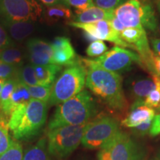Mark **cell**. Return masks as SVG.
I'll return each instance as SVG.
<instances>
[{
	"mask_svg": "<svg viewBox=\"0 0 160 160\" xmlns=\"http://www.w3.org/2000/svg\"><path fill=\"white\" fill-rule=\"evenodd\" d=\"M13 141L9 134L8 119L0 110V154L8 150Z\"/></svg>",
	"mask_w": 160,
	"mask_h": 160,
	"instance_id": "cb8c5ba5",
	"label": "cell"
},
{
	"mask_svg": "<svg viewBox=\"0 0 160 160\" xmlns=\"http://www.w3.org/2000/svg\"><path fill=\"white\" fill-rule=\"evenodd\" d=\"M22 146L17 140H13L8 150L0 154V160H22Z\"/></svg>",
	"mask_w": 160,
	"mask_h": 160,
	"instance_id": "f1b7e54d",
	"label": "cell"
},
{
	"mask_svg": "<svg viewBox=\"0 0 160 160\" xmlns=\"http://www.w3.org/2000/svg\"><path fill=\"white\" fill-rule=\"evenodd\" d=\"M63 5L73 8L76 13H81L95 6L93 0H62Z\"/></svg>",
	"mask_w": 160,
	"mask_h": 160,
	"instance_id": "f546056e",
	"label": "cell"
},
{
	"mask_svg": "<svg viewBox=\"0 0 160 160\" xmlns=\"http://www.w3.org/2000/svg\"><path fill=\"white\" fill-rule=\"evenodd\" d=\"M19 82V81L17 77H13L5 82L1 94H0V109H2L6 105V104L8 103V102L9 101L16 86L17 85Z\"/></svg>",
	"mask_w": 160,
	"mask_h": 160,
	"instance_id": "83f0119b",
	"label": "cell"
},
{
	"mask_svg": "<svg viewBox=\"0 0 160 160\" xmlns=\"http://www.w3.org/2000/svg\"><path fill=\"white\" fill-rule=\"evenodd\" d=\"M108 51L106 44L102 40L92 42L86 49V53L90 57H99Z\"/></svg>",
	"mask_w": 160,
	"mask_h": 160,
	"instance_id": "4dcf8cb0",
	"label": "cell"
},
{
	"mask_svg": "<svg viewBox=\"0 0 160 160\" xmlns=\"http://www.w3.org/2000/svg\"><path fill=\"white\" fill-rule=\"evenodd\" d=\"M17 78L20 82L28 87L39 85L36 77L34 66L31 64H28L19 68L17 72Z\"/></svg>",
	"mask_w": 160,
	"mask_h": 160,
	"instance_id": "d4e9b609",
	"label": "cell"
},
{
	"mask_svg": "<svg viewBox=\"0 0 160 160\" xmlns=\"http://www.w3.org/2000/svg\"><path fill=\"white\" fill-rule=\"evenodd\" d=\"M120 131L119 122L110 116H102L86 125L82 144L89 150L101 149Z\"/></svg>",
	"mask_w": 160,
	"mask_h": 160,
	"instance_id": "52a82bcc",
	"label": "cell"
},
{
	"mask_svg": "<svg viewBox=\"0 0 160 160\" xmlns=\"http://www.w3.org/2000/svg\"><path fill=\"white\" fill-rule=\"evenodd\" d=\"M149 134L151 137H157V136L160 135V112L155 115L154 119L152 122Z\"/></svg>",
	"mask_w": 160,
	"mask_h": 160,
	"instance_id": "d590c367",
	"label": "cell"
},
{
	"mask_svg": "<svg viewBox=\"0 0 160 160\" xmlns=\"http://www.w3.org/2000/svg\"><path fill=\"white\" fill-rule=\"evenodd\" d=\"M44 5L47 7H51V6H54L57 5H63L62 2L61 0H40Z\"/></svg>",
	"mask_w": 160,
	"mask_h": 160,
	"instance_id": "ab89813d",
	"label": "cell"
},
{
	"mask_svg": "<svg viewBox=\"0 0 160 160\" xmlns=\"http://www.w3.org/2000/svg\"><path fill=\"white\" fill-rule=\"evenodd\" d=\"M86 66L96 65L111 72L128 71L134 64L143 66L141 58L137 53L131 49L115 46L110 51L95 59H82Z\"/></svg>",
	"mask_w": 160,
	"mask_h": 160,
	"instance_id": "ba28073f",
	"label": "cell"
},
{
	"mask_svg": "<svg viewBox=\"0 0 160 160\" xmlns=\"http://www.w3.org/2000/svg\"><path fill=\"white\" fill-rule=\"evenodd\" d=\"M142 151L135 141L121 130L99 150L98 160H142Z\"/></svg>",
	"mask_w": 160,
	"mask_h": 160,
	"instance_id": "9c48e42d",
	"label": "cell"
},
{
	"mask_svg": "<svg viewBox=\"0 0 160 160\" xmlns=\"http://www.w3.org/2000/svg\"><path fill=\"white\" fill-rule=\"evenodd\" d=\"M18 68L5 62L0 59V79L7 81L12 78L17 77Z\"/></svg>",
	"mask_w": 160,
	"mask_h": 160,
	"instance_id": "1f68e13d",
	"label": "cell"
},
{
	"mask_svg": "<svg viewBox=\"0 0 160 160\" xmlns=\"http://www.w3.org/2000/svg\"><path fill=\"white\" fill-rule=\"evenodd\" d=\"M156 111L145 105L144 101L137 100L131 105L128 115L122 121V125L128 128H133L148 121H153Z\"/></svg>",
	"mask_w": 160,
	"mask_h": 160,
	"instance_id": "9a60e30c",
	"label": "cell"
},
{
	"mask_svg": "<svg viewBox=\"0 0 160 160\" xmlns=\"http://www.w3.org/2000/svg\"><path fill=\"white\" fill-rule=\"evenodd\" d=\"M2 24L8 30L11 37L19 42L29 37L34 30V25L32 21L12 22L2 20Z\"/></svg>",
	"mask_w": 160,
	"mask_h": 160,
	"instance_id": "d6986e66",
	"label": "cell"
},
{
	"mask_svg": "<svg viewBox=\"0 0 160 160\" xmlns=\"http://www.w3.org/2000/svg\"><path fill=\"white\" fill-rule=\"evenodd\" d=\"M109 22L110 23H111L112 28H113L114 29L117 33H119V34L120 32L122 31L125 28V26L121 23V22H120L119 20L115 17V16H113V18H112Z\"/></svg>",
	"mask_w": 160,
	"mask_h": 160,
	"instance_id": "8d00e7d4",
	"label": "cell"
},
{
	"mask_svg": "<svg viewBox=\"0 0 160 160\" xmlns=\"http://www.w3.org/2000/svg\"><path fill=\"white\" fill-rule=\"evenodd\" d=\"M51 157L48 149L47 139L42 137L25 150L22 160H52Z\"/></svg>",
	"mask_w": 160,
	"mask_h": 160,
	"instance_id": "44dd1931",
	"label": "cell"
},
{
	"mask_svg": "<svg viewBox=\"0 0 160 160\" xmlns=\"http://www.w3.org/2000/svg\"><path fill=\"white\" fill-rule=\"evenodd\" d=\"M53 85H35L28 87V90L31 94V99L39 100L44 102L48 103L51 95Z\"/></svg>",
	"mask_w": 160,
	"mask_h": 160,
	"instance_id": "4316f807",
	"label": "cell"
},
{
	"mask_svg": "<svg viewBox=\"0 0 160 160\" xmlns=\"http://www.w3.org/2000/svg\"><path fill=\"white\" fill-rule=\"evenodd\" d=\"M48 115V103L31 99L28 103L19 106L10 116L9 129L16 140L35 137L45 125Z\"/></svg>",
	"mask_w": 160,
	"mask_h": 160,
	"instance_id": "3957f363",
	"label": "cell"
},
{
	"mask_svg": "<svg viewBox=\"0 0 160 160\" xmlns=\"http://www.w3.org/2000/svg\"><path fill=\"white\" fill-rule=\"evenodd\" d=\"M28 53L31 64L45 65L53 64V49L51 45L42 39L33 38L27 43Z\"/></svg>",
	"mask_w": 160,
	"mask_h": 160,
	"instance_id": "5bb4252c",
	"label": "cell"
},
{
	"mask_svg": "<svg viewBox=\"0 0 160 160\" xmlns=\"http://www.w3.org/2000/svg\"><path fill=\"white\" fill-rule=\"evenodd\" d=\"M157 159H159V160H160V152L159 153V154H158V157H157Z\"/></svg>",
	"mask_w": 160,
	"mask_h": 160,
	"instance_id": "7bdbcfd3",
	"label": "cell"
},
{
	"mask_svg": "<svg viewBox=\"0 0 160 160\" xmlns=\"http://www.w3.org/2000/svg\"><path fill=\"white\" fill-rule=\"evenodd\" d=\"M151 46L153 53L160 56V39L152 38L151 39Z\"/></svg>",
	"mask_w": 160,
	"mask_h": 160,
	"instance_id": "f35d334b",
	"label": "cell"
},
{
	"mask_svg": "<svg viewBox=\"0 0 160 160\" xmlns=\"http://www.w3.org/2000/svg\"><path fill=\"white\" fill-rule=\"evenodd\" d=\"M87 70L81 63L68 66L53 85L49 105H58L83 91Z\"/></svg>",
	"mask_w": 160,
	"mask_h": 160,
	"instance_id": "5b68a950",
	"label": "cell"
},
{
	"mask_svg": "<svg viewBox=\"0 0 160 160\" xmlns=\"http://www.w3.org/2000/svg\"><path fill=\"white\" fill-rule=\"evenodd\" d=\"M156 85L153 77H137L128 81V88L135 101H144L151 92L155 88Z\"/></svg>",
	"mask_w": 160,
	"mask_h": 160,
	"instance_id": "e0dca14e",
	"label": "cell"
},
{
	"mask_svg": "<svg viewBox=\"0 0 160 160\" xmlns=\"http://www.w3.org/2000/svg\"><path fill=\"white\" fill-rule=\"evenodd\" d=\"M68 25L82 30L84 33L91 36L94 41L105 40V41L115 44L119 47H122L136 51L133 46L123 41L122 39L120 37L119 33H117L112 28L111 23L108 20H103V21H99L93 23H79L69 21Z\"/></svg>",
	"mask_w": 160,
	"mask_h": 160,
	"instance_id": "8fae6325",
	"label": "cell"
},
{
	"mask_svg": "<svg viewBox=\"0 0 160 160\" xmlns=\"http://www.w3.org/2000/svg\"><path fill=\"white\" fill-rule=\"evenodd\" d=\"M152 122H153V121H148L147 122L143 123L142 124V125L137 126V127L131 128L132 132H133L135 135L141 136V137L148 134L150 130H151Z\"/></svg>",
	"mask_w": 160,
	"mask_h": 160,
	"instance_id": "836d02e7",
	"label": "cell"
},
{
	"mask_svg": "<svg viewBox=\"0 0 160 160\" xmlns=\"http://www.w3.org/2000/svg\"><path fill=\"white\" fill-rule=\"evenodd\" d=\"M98 107L92 95L83 90L77 95L57 105L48 122V131L67 125L88 123L97 114Z\"/></svg>",
	"mask_w": 160,
	"mask_h": 160,
	"instance_id": "7a4b0ae2",
	"label": "cell"
},
{
	"mask_svg": "<svg viewBox=\"0 0 160 160\" xmlns=\"http://www.w3.org/2000/svg\"><path fill=\"white\" fill-rule=\"evenodd\" d=\"M37 79L39 85H53L62 66L48 64L45 65H33Z\"/></svg>",
	"mask_w": 160,
	"mask_h": 160,
	"instance_id": "ffe728a7",
	"label": "cell"
},
{
	"mask_svg": "<svg viewBox=\"0 0 160 160\" xmlns=\"http://www.w3.org/2000/svg\"><path fill=\"white\" fill-rule=\"evenodd\" d=\"M31 100L28 87L19 82L12 93L9 101L2 109H0L6 117H10L11 113L22 105L28 103Z\"/></svg>",
	"mask_w": 160,
	"mask_h": 160,
	"instance_id": "2e32d148",
	"label": "cell"
},
{
	"mask_svg": "<svg viewBox=\"0 0 160 160\" xmlns=\"http://www.w3.org/2000/svg\"><path fill=\"white\" fill-rule=\"evenodd\" d=\"M12 44H13V42L8 35L7 32L0 25V51L11 47Z\"/></svg>",
	"mask_w": 160,
	"mask_h": 160,
	"instance_id": "e575fe53",
	"label": "cell"
},
{
	"mask_svg": "<svg viewBox=\"0 0 160 160\" xmlns=\"http://www.w3.org/2000/svg\"><path fill=\"white\" fill-rule=\"evenodd\" d=\"M153 65L154 74H157L160 77V56L154 53L153 58Z\"/></svg>",
	"mask_w": 160,
	"mask_h": 160,
	"instance_id": "74e56055",
	"label": "cell"
},
{
	"mask_svg": "<svg viewBox=\"0 0 160 160\" xmlns=\"http://www.w3.org/2000/svg\"><path fill=\"white\" fill-rule=\"evenodd\" d=\"M4 83H5V81L0 79V94H1V92H2V90Z\"/></svg>",
	"mask_w": 160,
	"mask_h": 160,
	"instance_id": "b9f144b4",
	"label": "cell"
},
{
	"mask_svg": "<svg viewBox=\"0 0 160 160\" xmlns=\"http://www.w3.org/2000/svg\"><path fill=\"white\" fill-rule=\"evenodd\" d=\"M156 5H157V8L159 11V17H160V0H155ZM159 33H160V22H159Z\"/></svg>",
	"mask_w": 160,
	"mask_h": 160,
	"instance_id": "60d3db41",
	"label": "cell"
},
{
	"mask_svg": "<svg viewBox=\"0 0 160 160\" xmlns=\"http://www.w3.org/2000/svg\"><path fill=\"white\" fill-rule=\"evenodd\" d=\"M113 16L114 13L113 11H107L93 6L85 11L76 13L72 21L79 23H93L103 20L110 21Z\"/></svg>",
	"mask_w": 160,
	"mask_h": 160,
	"instance_id": "ac0fdd59",
	"label": "cell"
},
{
	"mask_svg": "<svg viewBox=\"0 0 160 160\" xmlns=\"http://www.w3.org/2000/svg\"><path fill=\"white\" fill-rule=\"evenodd\" d=\"M95 6L107 11H114L118 7L125 3L127 0H93Z\"/></svg>",
	"mask_w": 160,
	"mask_h": 160,
	"instance_id": "d6a6232c",
	"label": "cell"
},
{
	"mask_svg": "<svg viewBox=\"0 0 160 160\" xmlns=\"http://www.w3.org/2000/svg\"><path fill=\"white\" fill-rule=\"evenodd\" d=\"M51 45L53 52V64L71 66L78 63L77 53L69 38L57 37Z\"/></svg>",
	"mask_w": 160,
	"mask_h": 160,
	"instance_id": "4fadbf2b",
	"label": "cell"
},
{
	"mask_svg": "<svg viewBox=\"0 0 160 160\" xmlns=\"http://www.w3.org/2000/svg\"><path fill=\"white\" fill-rule=\"evenodd\" d=\"M73 12L70 8L65 5H57L54 6L48 7L45 11V18L48 22H56L68 21L73 19Z\"/></svg>",
	"mask_w": 160,
	"mask_h": 160,
	"instance_id": "7402d4cb",
	"label": "cell"
},
{
	"mask_svg": "<svg viewBox=\"0 0 160 160\" xmlns=\"http://www.w3.org/2000/svg\"><path fill=\"white\" fill-rule=\"evenodd\" d=\"M125 28H144L156 32L159 28L157 12L151 0H127L113 11Z\"/></svg>",
	"mask_w": 160,
	"mask_h": 160,
	"instance_id": "277c9868",
	"label": "cell"
},
{
	"mask_svg": "<svg viewBox=\"0 0 160 160\" xmlns=\"http://www.w3.org/2000/svg\"><path fill=\"white\" fill-rule=\"evenodd\" d=\"M123 41L135 48L136 51L141 58L143 66L147 68L150 73H154L153 58L154 53L149 45L147 31L144 28H125L119 33Z\"/></svg>",
	"mask_w": 160,
	"mask_h": 160,
	"instance_id": "7c38bea8",
	"label": "cell"
},
{
	"mask_svg": "<svg viewBox=\"0 0 160 160\" xmlns=\"http://www.w3.org/2000/svg\"><path fill=\"white\" fill-rule=\"evenodd\" d=\"M0 59L15 67L21 68L24 64L22 52L16 48H7L0 51Z\"/></svg>",
	"mask_w": 160,
	"mask_h": 160,
	"instance_id": "603a6c76",
	"label": "cell"
},
{
	"mask_svg": "<svg viewBox=\"0 0 160 160\" xmlns=\"http://www.w3.org/2000/svg\"><path fill=\"white\" fill-rule=\"evenodd\" d=\"M155 82V88L149 93L144 100L145 105L155 111H160V77L154 73H151Z\"/></svg>",
	"mask_w": 160,
	"mask_h": 160,
	"instance_id": "484cf974",
	"label": "cell"
},
{
	"mask_svg": "<svg viewBox=\"0 0 160 160\" xmlns=\"http://www.w3.org/2000/svg\"><path fill=\"white\" fill-rule=\"evenodd\" d=\"M61 1H62V0H61Z\"/></svg>",
	"mask_w": 160,
	"mask_h": 160,
	"instance_id": "f6af8a7d",
	"label": "cell"
},
{
	"mask_svg": "<svg viewBox=\"0 0 160 160\" xmlns=\"http://www.w3.org/2000/svg\"><path fill=\"white\" fill-rule=\"evenodd\" d=\"M87 124L62 126L48 131L46 139L50 154L64 158L73 153L82 143Z\"/></svg>",
	"mask_w": 160,
	"mask_h": 160,
	"instance_id": "8992f818",
	"label": "cell"
},
{
	"mask_svg": "<svg viewBox=\"0 0 160 160\" xmlns=\"http://www.w3.org/2000/svg\"><path fill=\"white\" fill-rule=\"evenodd\" d=\"M42 7L34 0H0V18L5 21H35Z\"/></svg>",
	"mask_w": 160,
	"mask_h": 160,
	"instance_id": "30bf717a",
	"label": "cell"
},
{
	"mask_svg": "<svg viewBox=\"0 0 160 160\" xmlns=\"http://www.w3.org/2000/svg\"><path fill=\"white\" fill-rule=\"evenodd\" d=\"M151 160H159V159H158L157 158V159H151Z\"/></svg>",
	"mask_w": 160,
	"mask_h": 160,
	"instance_id": "ee69618b",
	"label": "cell"
},
{
	"mask_svg": "<svg viewBox=\"0 0 160 160\" xmlns=\"http://www.w3.org/2000/svg\"><path fill=\"white\" fill-rule=\"evenodd\" d=\"M85 86L110 108L122 111L128 105L122 87V77L96 65H88Z\"/></svg>",
	"mask_w": 160,
	"mask_h": 160,
	"instance_id": "6da1fadb",
	"label": "cell"
}]
</instances>
